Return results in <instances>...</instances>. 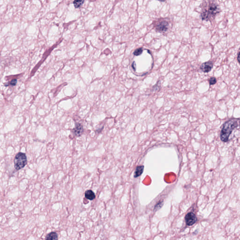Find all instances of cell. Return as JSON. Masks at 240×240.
<instances>
[{"instance_id": "6da1fadb", "label": "cell", "mask_w": 240, "mask_h": 240, "mask_svg": "<svg viewBox=\"0 0 240 240\" xmlns=\"http://www.w3.org/2000/svg\"><path fill=\"white\" fill-rule=\"evenodd\" d=\"M239 121V119H231L224 124L220 133V139L222 141L224 142L228 141L233 131L238 127Z\"/></svg>"}, {"instance_id": "7a4b0ae2", "label": "cell", "mask_w": 240, "mask_h": 240, "mask_svg": "<svg viewBox=\"0 0 240 240\" xmlns=\"http://www.w3.org/2000/svg\"><path fill=\"white\" fill-rule=\"evenodd\" d=\"M220 12V9L218 4L214 2H210L206 4V5L203 8L201 18L202 20L208 21L213 18L217 14Z\"/></svg>"}, {"instance_id": "3957f363", "label": "cell", "mask_w": 240, "mask_h": 240, "mask_svg": "<svg viewBox=\"0 0 240 240\" xmlns=\"http://www.w3.org/2000/svg\"><path fill=\"white\" fill-rule=\"evenodd\" d=\"M154 26L157 32L162 33H166L170 28V22L167 18L158 19L154 21Z\"/></svg>"}, {"instance_id": "277c9868", "label": "cell", "mask_w": 240, "mask_h": 240, "mask_svg": "<svg viewBox=\"0 0 240 240\" xmlns=\"http://www.w3.org/2000/svg\"><path fill=\"white\" fill-rule=\"evenodd\" d=\"M27 156L22 152H19L16 155L14 160V167L17 170H20L25 167L27 164Z\"/></svg>"}, {"instance_id": "5b68a950", "label": "cell", "mask_w": 240, "mask_h": 240, "mask_svg": "<svg viewBox=\"0 0 240 240\" xmlns=\"http://www.w3.org/2000/svg\"><path fill=\"white\" fill-rule=\"evenodd\" d=\"M186 223L188 226H191L194 225L197 222V218L194 213L190 212L185 217Z\"/></svg>"}, {"instance_id": "8992f818", "label": "cell", "mask_w": 240, "mask_h": 240, "mask_svg": "<svg viewBox=\"0 0 240 240\" xmlns=\"http://www.w3.org/2000/svg\"><path fill=\"white\" fill-rule=\"evenodd\" d=\"M213 65L212 61H207V62L203 63L201 65L200 69L204 72L208 73L212 70Z\"/></svg>"}, {"instance_id": "52a82bcc", "label": "cell", "mask_w": 240, "mask_h": 240, "mask_svg": "<svg viewBox=\"0 0 240 240\" xmlns=\"http://www.w3.org/2000/svg\"><path fill=\"white\" fill-rule=\"evenodd\" d=\"M74 133L77 137H79L83 132V126L79 123H76V126L73 129Z\"/></svg>"}, {"instance_id": "ba28073f", "label": "cell", "mask_w": 240, "mask_h": 240, "mask_svg": "<svg viewBox=\"0 0 240 240\" xmlns=\"http://www.w3.org/2000/svg\"><path fill=\"white\" fill-rule=\"evenodd\" d=\"M144 166H138L137 167L134 172V177L137 178L140 176L144 172Z\"/></svg>"}, {"instance_id": "9c48e42d", "label": "cell", "mask_w": 240, "mask_h": 240, "mask_svg": "<svg viewBox=\"0 0 240 240\" xmlns=\"http://www.w3.org/2000/svg\"><path fill=\"white\" fill-rule=\"evenodd\" d=\"M85 197L87 199L93 200L95 198V195L92 190H88L85 192Z\"/></svg>"}, {"instance_id": "30bf717a", "label": "cell", "mask_w": 240, "mask_h": 240, "mask_svg": "<svg viewBox=\"0 0 240 240\" xmlns=\"http://www.w3.org/2000/svg\"><path fill=\"white\" fill-rule=\"evenodd\" d=\"M58 234L55 232H51L47 236L46 240H57Z\"/></svg>"}, {"instance_id": "8fae6325", "label": "cell", "mask_w": 240, "mask_h": 240, "mask_svg": "<svg viewBox=\"0 0 240 240\" xmlns=\"http://www.w3.org/2000/svg\"><path fill=\"white\" fill-rule=\"evenodd\" d=\"M83 2H84V1H75L73 2L75 8H79L82 5Z\"/></svg>"}, {"instance_id": "7c38bea8", "label": "cell", "mask_w": 240, "mask_h": 240, "mask_svg": "<svg viewBox=\"0 0 240 240\" xmlns=\"http://www.w3.org/2000/svg\"><path fill=\"white\" fill-rule=\"evenodd\" d=\"M143 51V49L142 48H138L134 51V55L136 56H138L142 54Z\"/></svg>"}, {"instance_id": "4fadbf2b", "label": "cell", "mask_w": 240, "mask_h": 240, "mask_svg": "<svg viewBox=\"0 0 240 240\" xmlns=\"http://www.w3.org/2000/svg\"><path fill=\"white\" fill-rule=\"evenodd\" d=\"M209 82L210 85H213L217 82V80H216V78L214 77H212L210 78Z\"/></svg>"}, {"instance_id": "5bb4252c", "label": "cell", "mask_w": 240, "mask_h": 240, "mask_svg": "<svg viewBox=\"0 0 240 240\" xmlns=\"http://www.w3.org/2000/svg\"><path fill=\"white\" fill-rule=\"evenodd\" d=\"M163 205V202L162 201H160V202H158V204L155 205V208L154 210H157L159 209V208H160V207L162 206Z\"/></svg>"}, {"instance_id": "9a60e30c", "label": "cell", "mask_w": 240, "mask_h": 240, "mask_svg": "<svg viewBox=\"0 0 240 240\" xmlns=\"http://www.w3.org/2000/svg\"><path fill=\"white\" fill-rule=\"evenodd\" d=\"M17 80L16 79H13L10 82V84L12 86H15L17 84Z\"/></svg>"}, {"instance_id": "2e32d148", "label": "cell", "mask_w": 240, "mask_h": 240, "mask_svg": "<svg viewBox=\"0 0 240 240\" xmlns=\"http://www.w3.org/2000/svg\"><path fill=\"white\" fill-rule=\"evenodd\" d=\"M237 60L240 64V52L239 53V55H238V57H237Z\"/></svg>"}]
</instances>
